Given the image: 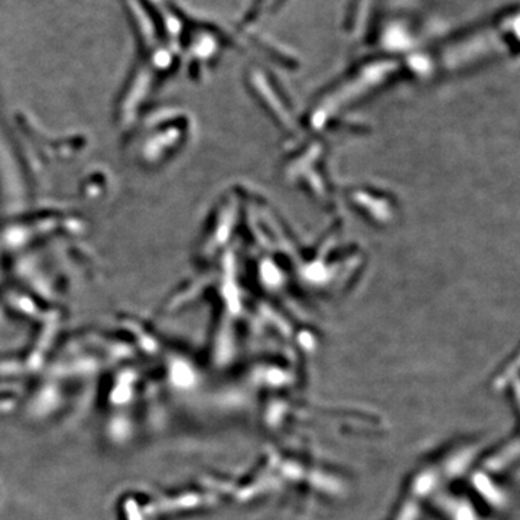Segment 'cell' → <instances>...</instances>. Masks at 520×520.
Wrapping results in <instances>:
<instances>
[{"label":"cell","instance_id":"6da1fadb","mask_svg":"<svg viewBox=\"0 0 520 520\" xmlns=\"http://www.w3.org/2000/svg\"><path fill=\"white\" fill-rule=\"evenodd\" d=\"M358 5H360V0H350V5L347 8V15H346V28L347 29H351L354 22H355V16H357V10H358Z\"/></svg>","mask_w":520,"mask_h":520},{"label":"cell","instance_id":"7a4b0ae2","mask_svg":"<svg viewBox=\"0 0 520 520\" xmlns=\"http://www.w3.org/2000/svg\"><path fill=\"white\" fill-rule=\"evenodd\" d=\"M265 0H253L252 6H250L246 17H244V22L249 24V22H253L255 19H258V16L260 13V9H262V5H263Z\"/></svg>","mask_w":520,"mask_h":520}]
</instances>
